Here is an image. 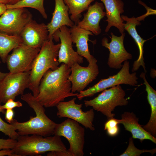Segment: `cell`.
<instances>
[{"mask_svg": "<svg viewBox=\"0 0 156 156\" xmlns=\"http://www.w3.org/2000/svg\"><path fill=\"white\" fill-rule=\"evenodd\" d=\"M70 68L62 63L56 69H49L44 75L39 87V93L36 97L44 107L56 106L67 97L76 96L78 94L71 90V83L68 79Z\"/></svg>", "mask_w": 156, "mask_h": 156, "instance_id": "obj_1", "label": "cell"}, {"mask_svg": "<svg viewBox=\"0 0 156 156\" xmlns=\"http://www.w3.org/2000/svg\"><path fill=\"white\" fill-rule=\"evenodd\" d=\"M21 98L33 109L36 116H31L29 120L23 122L14 119L10 124L19 135H36L46 137L53 135L57 124L46 115L44 107L31 93L23 94Z\"/></svg>", "mask_w": 156, "mask_h": 156, "instance_id": "obj_2", "label": "cell"}, {"mask_svg": "<svg viewBox=\"0 0 156 156\" xmlns=\"http://www.w3.org/2000/svg\"><path fill=\"white\" fill-rule=\"evenodd\" d=\"M53 39L52 37L43 44L30 70L28 88L36 97L39 93L40 82L44 74L49 69L54 70L59 67L57 57L60 43L55 44Z\"/></svg>", "mask_w": 156, "mask_h": 156, "instance_id": "obj_3", "label": "cell"}, {"mask_svg": "<svg viewBox=\"0 0 156 156\" xmlns=\"http://www.w3.org/2000/svg\"><path fill=\"white\" fill-rule=\"evenodd\" d=\"M12 149L16 156L38 155L47 152H68L60 137L32 135H19Z\"/></svg>", "mask_w": 156, "mask_h": 156, "instance_id": "obj_4", "label": "cell"}, {"mask_svg": "<svg viewBox=\"0 0 156 156\" xmlns=\"http://www.w3.org/2000/svg\"><path fill=\"white\" fill-rule=\"evenodd\" d=\"M125 92L120 85L112 87L103 91L96 97L90 100H85L86 107H91L94 110L100 112L108 119L114 118L112 113L118 106H125L128 103L125 98Z\"/></svg>", "mask_w": 156, "mask_h": 156, "instance_id": "obj_5", "label": "cell"}, {"mask_svg": "<svg viewBox=\"0 0 156 156\" xmlns=\"http://www.w3.org/2000/svg\"><path fill=\"white\" fill-rule=\"evenodd\" d=\"M54 135L65 137L70 147L67 151L70 156H83L85 142V129L77 122L67 118L57 124Z\"/></svg>", "mask_w": 156, "mask_h": 156, "instance_id": "obj_6", "label": "cell"}, {"mask_svg": "<svg viewBox=\"0 0 156 156\" xmlns=\"http://www.w3.org/2000/svg\"><path fill=\"white\" fill-rule=\"evenodd\" d=\"M129 68V61H124L120 70L116 74L101 79L93 86L79 92L76 96L81 100L85 97L92 96L97 93L118 85L125 84L132 86H137L138 77L136 73H130Z\"/></svg>", "mask_w": 156, "mask_h": 156, "instance_id": "obj_7", "label": "cell"}, {"mask_svg": "<svg viewBox=\"0 0 156 156\" xmlns=\"http://www.w3.org/2000/svg\"><path fill=\"white\" fill-rule=\"evenodd\" d=\"M40 49L31 47L23 43L14 49L5 61L9 72L16 73L30 71Z\"/></svg>", "mask_w": 156, "mask_h": 156, "instance_id": "obj_8", "label": "cell"}, {"mask_svg": "<svg viewBox=\"0 0 156 156\" xmlns=\"http://www.w3.org/2000/svg\"><path fill=\"white\" fill-rule=\"evenodd\" d=\"M32 18L31 14L25 8L8 9L0 17V32L20 36Z\"/></svg>", "mask_w": 156, "mask_h": 156, "instance_id": "obj_9", "label": "cell"}, {"mask_svg": "<svg viewBox=\"0 0 156 156\" xmlns=\"http://www.w3.org/2000/svg\"><path fill=\"white\" fill-rule=\"evenodd\" d=\"M74 97L67 101H61L56 106L57 116L59 118H67L72 119L91 131L95 130L93 124L95 114L92 108L86 112L82 109V104L75 102Z\"/></svg>", "mask_w": 156, "mask_h": 156, "instance_id": "obj_10", "label": "cell"}, {"mask_svg": "<svg viewBox=\"0 0 156 156\" xmlns=\"http://www.w3.org/2000/svg\"><path fill=\"white\" fill-rule=\"evenodd\" d=\"M30 71L21 73L10 72L0 83V101L5 103L8 100H14L19 95H23L28 88Z\"/></svg>", "mask_w": 156, "mask_h": 156, "instance_id": "obj_11", "label": "cell"}, {"mask_svg": "<svg viewBox=\"0 0 156 156\" xmlns=\"http://www.w3.org/2000/svg\"><path fill=\"white\" fill-rule=\"evenodd\" d=\"M53 37L56 42L59 41L60 39L61 41L58 56L59 64L63 63L70 67L75 63L80 64L83 62V57L73 48L70 29L67 26L60 27L54 34Z\"/></svg>", "mask_w": 156, "mask_h": 156, "instance_id": "obj_12", "label": "cell"}, {"mask_svg": "<svg viewBox=\"0 0 156 156\" xmlns=\"http://www.w3.org/2000/svg\"><path fill=\"white\" fill-rule=\"evenodd\" d=\"M97 62V60L95 58L89 63L86 67L82 66L77 63L71 66L68 79L71 83L72 92H80L84 90L89 83L96 79L99 73Z\"/></svg>", "mask_w": 156, "mask_h": 156, "instance_id": "obj_13", "label": "cell"}, {"mask_svg": "<svg viewBox=\"0 0 156 156\" xmlns=\"http://www.w3.org/2000/svg\"><path fill=\"white\" fill-rule=\"evenodd\" d=\"M111 35V42H108V39L104 37L102 40L101 44L109 51L107 62L109 67L114 69H121L122 66V62L131 59L132 56L126 51L124 47L125 33H122L120 36H115L112 32Z\"/></svg>", "mask_w": 156, "mask_h": 156, "instance_id": "obj_14", "label": "cell"}, {"mask_svg": "<svg viewBox=\"0 0 156 156\" xmlns=\"http://www.w3.org/2000/svg\"><path fill=\"white\" fill-rule=\"evenodd\" d=\"M20 36L25 45L32 48H40L49 39L47 25L38 23L32 19L25 26Z\"/></svg>", "mask_w": 156, "mask_h": 156, "instance_id": "obj_15", "label": "cell"}, {"mask_svg": "<svg viewBox=\"0 0 156 156\" xmlns=\"http://www.w3.org/2000/svg\"><path fill=\"white\" fill-rule=\"evenodd\" d=\"M104 9L103 4L97 1L92 5H90L87 12L83 15V20L80 21L77 25L91 32L96 36L99 35L101 31L99 26L100 21L106 16Z\"/></svg>", "mask_w": 156, "mask_h": 156, "instance_id": "obj_16", "label": "cell"}, {"mask_svg": "<svg viewBox=\"0 0 156 156\" xmlns=\"http://www.w3.org/2000/svg\"><path fill=\"white\" fill-rule=\"evenodd\" d=\"M144 15L137 18L134 17L129 18L127 16L125 15L121 16L122 20L126 22V23H124L125 29L127 31L134 39L139 49L138 57L137 60L134 62L133 68L131 70L133 72L138 70L140 66H142L145 73L146 72L143 57V46L146 40H144L140 36L136 29V26L140 24V21L144 18L143 16Z\"/></svg>", "mask_w": 156, "mask_h": 156, "instance_id": "obj_17", "label": "cell"}, {"mask_svg": "<svg viewBox=\"0 0 156 156\" xmlns=\"http://www.w3.org/2000/svg\"><path fill=\"white\" fill-rule=\"evenodd\" d=\"M103 3L106 12L108 24L105 31L107 32L110 28L114 26L118 28L122 34L124 32V21L120 14L124 12V3L121 0H101Z\"/></svg>", "mask_w": 156, "mask_h": 156, "instance_id": "obj_18", "label": "cell"}, {"mask_svg": "<svg viewBox=\"0 0 156 156\" xmlns=\"http://www.w3.org/2000/svg\"><path fill=\"white\" fill-rule=\"evenodd\" d=\"M55 7L51 21L47 25L49 38L64 25L72 27L74 25L69 17L68 8L63 0H55Z\"/></svg>", "mask_w": 156, "mask_h": 156, "instance_id": "obj_19", "label": "cell"}, {"mask_svg": "<svg viewBox=\"0 0 156 156\" xmlns=\"http://www.w3.org/2000/svg\"><path fill=\"white\" fill-rule=\"evenodd\" d=\"M121 118L118 119L119 124H122L126 130L130 132L133 139H138L141 142L149 140L156 143V138L145 130L138 122L139 118L133 112H125L121 115Z\"/></svg>", "mask_w": 156, "mask_h": 156, "instance_id": "obj_20", "label": "cell"}, {"mask_svg": "<svg viewBox=\"0 0 156 156\" xmlns=\"http://www.w3.org/2000/svg\"><path fill=\"white\" fill-rule=\"evenodd\" d=\"M70 30L73 43L76 44L77 53L79 55L85 57L89 63L92 61L95 58L90 53L88 41H90L89 35H93V33L75 24L70 29Z\"/></svg>", "mask_w": 156, "mask_h": 156, "instance_id": "obj_21", "label": "cell"}, {"mask_svg": "<svg viewBox=\"0 0 156 156\" xmlns=\"http://www.w3.org/2000/svg\"><path fill=\"white\" fill-rule=\"evenodd\" d=\"M145 73L142 72L140 77L144 81L147 93V99L151 108L150 119L146 125H142L144 129L155 137L156 136V91L150 85L145 76Z\"/></svg>", "mask_w": 156, "mask_h": 156, "instance_id": "obj_22", "label": "cell"}, {"mask_svg": "<svg viewBox=\"0 0 156 156\" xmlns=\"http://www.w3.org/2000/svg\"><path fill=\"white\" fill-rule=\"evenodd\" d=\"M23 43L20 36L11 35L0 32V57L2 62L5 63L9 53Z\"/></svg>", "mask_w": 156, "mask_h": 156, "instance_id": "obj_23", "label": "cell"}, {"mask_svg": "<svg viewBox=\"0 0 156 156\" xmlns=\"http://www.w3.org/2000/svg\"><path fill=\"white\" fill-rule=\"evenodd\" d=\"M94 0H63L68 8L70 19L77 25L80 21L81 13L88 9L91 2Z\"/></svg>", "mask_w": 156, "mask_h": 156, "instance_id": "obj_24", "label": "cell"}, {"mask_svg": "<svg viewBox=\"0 0 156 156\" xmlns=\"http://www.w3.org/2000/svg\"><path fill=\"white\" fill-rule=\"evenodd\" d=\"M44 0H21L16 3L10 5L7 4L8 9L18 8H32L38 11L44 18H47L44 6Z\"/></svg>", "mask_w": 156, "mask_h": 156, "instance_id": "obj_25", "label": "cell"}, {"mask_svg": "<svg viewBox=\"0 0 156 156\" xmlns=\"http://www.w3.org/2000/svg\"><path fill=\"white\" fill-rule=\"evenodd\" d=\"M156 152V148L151 150H140L136 148L134 145L133 138H130L129 140V143L127 149L120 156H140L143 153H149L152 155H153Z\"/></svg>", "mask_w": 156, "mask_h": 156, "instance_id": "obj_26", "label": "cell"}, {"mask_svg": "<svg viewBox=\"0 0 156 156\" xmlns=\"http://www.w3.org/2000/svg\"><path fill=\"white\" fill-rule=\"evenodd\" d=\"M4 110L1 109L0 105V112L3 113ZM0 131L8 135L9 138L17 140L19 136L14 127L11 124L4 121L0 116Z\"/></svg>", "mask_w": 156, "mask_h": 156, "instance_id": "obj_27", "label": "cell"}, {"mask_svg": "<svg viewBox=\"0 0 156 156\" xmlns=\"http://www.w3.org/2000/svg\"><path fill=\"white\" fill-rule=\"evenodd\" d=\"M119 124L117 119L114 118L109 119L104 124V130L109 136H115L119 132Z\"/></svg>", "mask_w": 156, "mask_h": 156, "instance_id": "obj_28", "label": "cell"}, {"mask_svg": "<svg viewBox=\"0 0 156 156\" xmlns=\"http://www.w3.org/2000/svg\"><path fill=\"white\" fill-rule=\"evenodd\" d=\"M17 140L9 138L7 139H0V150L12 149L15 146Z\"/></svg>", "mask_w": 156, "mask_h": 156, "instance_id": "obj_29", "label": "cell"}, {"mask_svg": "<svg viewBox=\"0 0 156 156\" xmlns=\"http://www.w3.org/2000/svg\"><path fill=\"white\" fill-rule=\"evenodd\" d=\"M23 104L19 101H14L12 99L8 100L3 105H0V107L3 110L8 109H13L16 107H22Z\"/></svg>", "mask_w": 156, "mask_h": 156, "instance_id": "obj_30", "label": "cell"}, {"mask_svg": "<svg viewBox=\"0 0 156 156\" xmlns=\"http://www.w3.org/2000/svg\"><path fill=\"white\" fill-rule=\"evenodd\" d=\"M14 112L13 109H6L5 115V119L6 121L11 124L14 120Z\"/></svg>", "mask_w": 156, "mask_h": 156, "instance_id": "obj_31", "label": "cell"}, {"mask_svg": "<svg viewBox=\"0 0 156 156\" xmlns=\"http://www.w3.org/2000/svg\"><path fill=\"white\" fill-rule=\"evenodd\" d=\"M48 156H70L68 152L52 151L49 152L47 154Z\"/></svg>", "mask_w": 156, "mask_h": 156, "instance_id": "obj_32", "label": "cell"}, {"mask_svg": "<svg viewBox=\"0 0 156 156\" xmlns=\"http://www.w3.org/2000/svg\"><path fill=\"white\" fill-rule=\"evenodd\" d=\"M16 156L11 149H3L0 150V156Z\"/></svg>", "mask_w": 156, "mask_h": 156, "instance_id": "obj_33", "label": "cell"}, {"mask_svg": "<svg viewBox=\"0 0 156 156\" xmlns=\"http://www.w3.org/2000/svg\"><path fill=\"white\" fill-rule=\"evenodd\" d=\"M7 9L6 4L0 3V16H1Z\"/></svg>", "mask_w": 156, "mask_h": 156, "instance_id": "obj_34", "label": "cell"}, {"mask_svg": "<svg viewBox=\"0 0 156 156\" xmlns=\"http://www.w3.org/2000/svg\"><path fill=\"white\" fill-rule=\"evenodd\" d=\"M1 63V62L0 61V65ZM8 73H4L2 72L0 70V83L5 77V76L8 74Z\"/></svg>", "mask_w": 156, "mask_h": 156, "instance_id": "obj_35", "label": "cell"}, {"mask_svg": "<svg viewBox=\"0 0 156 156\" xmlns=\"http://www.w3.org/2000/svg\"><path fill=\"white\" fill-rule=\"evenodd\" d=\"M21 0H10L8 4L13 5L14 4Z\"/></svg>", "mask_w": 156, "mask_h": 156, "instance_id": "obj_36", "label": "cell"}, {"mask_svg": "<svg viewBox=\"0 0 156 156\" xmlns=\"http://www.w3.org/2000/svg\"><path fill=\"white\" fill-rule=\"evenodd\" d=\"M10 0H0V3H2L6 4H8Z\"/></svg>", "mask_w": 156, "mask_h": 156, "instance_id": "obj_37", "label": "cell"}, {"mask_svg": "<svg viewBox=\"0 0 156 156\" xmlns=\"http://www.w3.org/2000/svg\"><path fill=\"white\" fill-rule=\"evenodd\" d=\"M1 103V101H0V104Z\"/></svg>", "mask_w": 156, "mask_h": 156, "instance_id": "obj_38", "label": "cell"}]
</instances>
